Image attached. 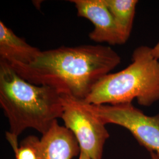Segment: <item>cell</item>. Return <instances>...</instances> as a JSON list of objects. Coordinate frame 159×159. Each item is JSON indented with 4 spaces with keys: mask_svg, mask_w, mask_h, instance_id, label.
<instances>
[{
    "mask_svg": "<svg viewBox=\"0 0 159 159\" xmlns=\"http://www.w3.org/2000/svg\"><path fill=\"white\" fill-rule=\"evenodd\" d=\"M40 139L30 136L24 139L20 147L14 151L16 159H39Z\"/></svg>",
    "mask_w": 159,
    "mask_h": 159,
    "instance_id": "cell-10",
    "label": "cell"
},
{
    "mask_svg": "<svg viewBox=\"0 0 159 159\" xmlns=\"http://www.w3.org/2000/svg\"><path fill=\"white\" fill-rule=\"evenodd\" d=\"M132 63L123 70L104 75L93 87L85 102L116 105L132 102L150 107L159 101V60L152 47L139 46L132 54Z\"/></svg>",
    "mask_w": 159,
    "mask_h": 159,
    "instance_id": "cell-3",
    "label": "cell"
},
{
    "mask_svg": "<svg viewBox=\"0 0 159 159\" xmlns=\"http://www.w3.org/2000/svg\"><path fill=\"white\" fill-rule=\"evenodd\" d=\"M70 2L75 5L79 17L85 18L94 25V30L89 35L92 41L111 46L125 44L105 0H71Z\"/></svg>",
    "mask_w": 159,
    "mask_h": 159,
    "instance_id": "cell-6",
    "label": "cell"
},
{
    "mask_svg": "<svg viewBox=\"0 0 159 159\" xmlns=\"http://www.w3.org/2000/svg\"><path fill=\"white\" fill-rule=\"evenodd\" d=\"M152 53L154 58L159 60V39L156 45L152 48Z\"/></svg>",
    "mask_w": 159,
    "mask_h": 159,
    "instance_id": "cell-11",
    "label": "cell"
},
{
    "mask_svg": "<svg viewBox=\"0 0 159 159\" xmlns=\"http://www.w3.org/2000/svg\"><path fill=\"white\" fill-rule=\"evenodd\" d=\"M83 102L85 108L103 124L125 127L149 152L159 154V112L154 116H148L131 102L96 105Z\"/></svg>",
    "mask_w": 159,
    "mask_h": 159,
    "instance_id": "cell-4",
    "label": "cell"
},
{
    "mask_svg": "<svg viewBox=\"0 0 159 159\" xmlns=\"http://www.w3.org/2000/svg\"><path fill=\"white\" fill-rule=\"evenodd\" d=\"M113 17L116 25L124 43L129 40L132 31L137 0H105Z\"/></svg>",
    "mask_w": 159,
    "mask_h": 159,
    "instance_id": "cell-9",
    "label": "cell"
},
{
    "mask_svg": "<svg viewBox=\"0 0 159 159\" xmlns=\"http://www.w3.org/2000/svg\"><path fill=\"white\" fill-rule=\"evenodd\" d=\"M151 159H159V154L155 152H150Z\"/></svg>",
    "mask_w": 159,
    "mask_h": 159,
    "instance_id": "cell-13",
    "label": "cell"
},
{
    "mask_svg": "<svg viewBox=\"0 0 159 159\" xmlns=\"http://www.w3.org/2000/svg\"><path fill=\"white\" fill-rule=\"evenodd\" d=\"M63 94L47 85L31 84L21 77L11 66L0 60V105L8 120L7 140L14 151L18 137L29 128L45 134L61 118Z\"/></svg>",
    "mask_w": 159,
    "mask_h": 159,
    "instance_id": "cell-2",
    "label": "cell"
},
{
    "mask_svg": "<svg viewBox=\"0 0 159 159\" xmlns=\"http://www.w3.org/2000/svg\"><path fill=\"white\" fill-rule=\"evenodd\" d=\"M121 61L110 46L87 44L41 51L29 65L10 66L31 84L50 86L63 94L84 100L97 82Z\"/></svg>",
    "mask_w": 159,
    "mask_h": 159,
    "instance_id": "cell-1",
    "label": "cell"
},
{
    "mask_svg": "<svg viewBox=\"0 0 159 159\" xmlns=\"http://www.w3.org/2000/svg\"><path fill=\"white\" fill-rule=\"evenodd\" d=\"M41 52L0 21V60L10 65H29L39 57Z\"/></svg>",
    "mask_w": 159,
    "mask_h": 159,
    "instance_id": "cell-8",
    "label": "cell"
},
{
    "mask_svg": "<svg viewBox=\"0 0 159 159\" xmlns=\"http://www.w3.org/2000/svg\"><path fill=\"white\" fill-rule=\"evenodd\" d=\"M64 126L74 134L80 151L91 159H102L103 148L110 136L105 125L85 108L83 100L63 95Z\"/></svg>",
    "mask_w": 159,
    "mask_h": 159,
    "instance_id": "cell-5",
    "label": "cell"
},
{
    "mask_svg": "<svg viewBox=\"0 0 159 159\" xmlns=\"http://www.w3.org/2000/svg\"><path fill=\"white\" fill-rule=\"evenodd\" d=\"M80 153L79 144L74 134L59 125L57 121L40 139L39 159H72Z\"/></svg>",
    "mask_w": 159,
    "mask_h": 159,
    "instance_id": "cell-7",
    "label": "cell"
},
{
    "mask_svg": "<svg viewBox=\"0 0 159 159\" xmlns=\"http://www.w3.org/2000/svg\"><path fill=\"white\" fill-rule=\"evenodd\" d=\"M79 159H91L87 154L85 153L84 152L80 151V153L79 154Z\"/></svg>",
    "mask_w": 159,
    "mask_h": 159,
    "instance_id": "cell-12",
    "label": "cell"
}]
</instances>
